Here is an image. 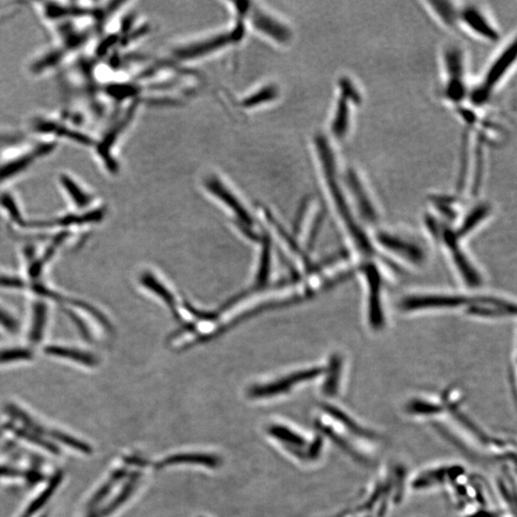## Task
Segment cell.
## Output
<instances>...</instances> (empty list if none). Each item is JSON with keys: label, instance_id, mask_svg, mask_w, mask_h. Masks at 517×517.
<instances>
[{"label": "cell", "instance_id": "cell-1", "mask_svg": "<svg viewBox=\"0 0 517 517\" xmlns=\"http://www.w3.org/2000/svg\"><path fill=\"white\" fill-rule=\"evenodd\" d=\"M314 148L333 209L338 214L346 231L351 236L352 241L357 244L355 246L357 249L363 252L364 255L372 254L371 243L358 224L349 202V196L345 193L342 177H339L338 161L329 139L323 135L316 136L314 139Z\"/></svg>", "mask_w": 517, "mask_h": 517}, {"label": "cell", "instance_id": "cell-2", "mask_svg": "<svg viewBox=\"0 0 517 517\" xmlns=\"http://www.w3.org/2000/svg\"><path fill=\"white\" fill-rule=\"evenodd\" d=\"M57 142L38 139L26 148L11 150L0 158V185L22 176L38 160L54 152Z\"/></svg>", "mask_w": 517, "mask_h": 517}, {"label": "cell", "instance_id": "cell-3", "mask_svg": "<svg viewBox=\"0 0 517 517\" xmlns=\"http://www.w3.org/2000/svg\"><path fill=\"white\" fill-rule=\"evenodd\" d=\"M516 49V41L513 40L504 47L501 53L491 63L482 80L478 83L476 88L472 90L471 100L474 104L483 105L488 102L491 94L507 76L511 66L514 65Z\"/></svg>", "mask_w": 517, "mask_h": 517}, {"label": "cell", "instance_id": "cell-4", "mask_svg": "<svg viewBox=\"0 0 517 517\" xmlns=\"http://www.w3.org/2000/svg\"><path fill=\"white\" fill-rule=\"evenodd\" d=\"M444 68L446 83L444 94L447 101L458 104L466 97V60L463 50L457 46H449L444 52Z\"/></svg>", "mask_w": 517, "mask_h": 517}, {"label": "cell", "instance_id": "cell-5", "mask_svg": "<svg viewBox=\"0 0 517 517\" xmlns=\"http://www.w3.org/2000/svg\"><path fill=\"white\" fill-rule=\"evenodd\" d=\"M339 95L333 110L330 132L336 140L342 141L347 137L352 123V107L360 104L361 97L357 86L350 79L339 82Z\"/></svg>", "mask_w": 517, "mask_h": 517}, {"label": "cell", "instance_id": "cell-6", "mask_svg": "<svg viewBox=\"0 0 517 517\" xmlns=\"http://www.w3.org/2000/svg\"><path fill=\"white\" fill-rule=\"evenodd\" d=\"M240 5L241 8H237L239 15L241 19H249L256 31L277 43L286 44L291 40L290 28L276 16L261 7L252 6V4L244 2Z\"/></svg>", "mask_w": 517, "mask_h": 517}, {"label": "cell", "instance_id": "cell-7", "mask_svg": "<svg viewBox=\"0 0 517 517\" xmlns=\"http://www.w3.org/2000/svg\"><path fill=\"white\" fill-rule=\"evenodd\" d=\"M476 297H466L458 294L433 293L417 294L402 300L400 308L404 311L422 310H450V308L471 307Z\"/></svg>", "mask_w": 517, "mask_h": 517}, {"label": "cell", "instance_id": "cell-8", "mask_svg": "<svg viewBox=\"0 0 517 517\" xmlns=\"http://www.w3.org/2000/svg\"><path fill=\"white\" fill-rule=\"evenodd\" d=\"M241 27H236L235 30H232L229 33H222L212 36V37L193 41V43L185 44L180 47H177L174 50V56L180 61H193L202 59L210 55V53L219 51L231 43H235L238 38H241Z\"/></svg>", "mask_w": 517, "mask_h": 517}, {"label": "cell", "instance_id": "cell-9", "mask_svg": "<svg viewBox=\"0 0 517 517\" xmlns=\"http://www.w3.org/2000/svg\"><path fill=\"white\" fill-rule=\"evenodd\" d=\"M342 182L346 191H348V196L355 200V204L364 219L369 221H376L377 219L376 207L360 174L354 169H347Z\"/></svg>", "mask_w": 517, "mask_h": 517}, {"label": "cell", "instance_id": "cell-10", "mask_svg": "<svg viewBox=\"0 0 517 517\" xmlns=\"http://www.w3.org/2000/svg\"><path fill=\"white\" fill-rule=\"evenodd\" d=\"M459 24L465 26L469 32L476 37L489 41L498 40L499 33L494 22L479 7L474 4L460 8Z\"/></svg>", "mask_w": 517, "mask_h": 517}, {"label": "cell", "instance_id": "cell-11", "mask_svg": "<svg viewBox=\"0 0 517 517\" xmlns=\"http://www.w3.org/2000/svg\"><path fill=\"white\" fill-rule=\"evenodd\" d=\"M367 291H368L369 323L374 328H380L385 323L382 305V278L374 266L365 269Z\"/></svg>", "mask_w": 517, "mask_h": 517}, {"label": "cell", "instance_id": "cell-12", "mask_svg": "<svg viewBox=\"0 0 517 517\" xmlns=\"http://www.w3.org/2000/svg\"><path fill=\"white\" fill-rule=\"evenodd\" d=\"M322 372H323V370L322 369H311L307 370V371L299 372L297 374L293 375V376L286 377V379L272 383V385L258 386V387L253 388L250 391V395L254 397H263L285 393V392L290 390L297 383L313 380L314 377L321 375Z\"/></svg>", "mask_w": 517, "mask_h": 517}, {"label": "cell", "instance_id": "cell-13", "mask_svg": "<svg viewBox=\"0 0 517 517\" xmlns=\"http://www.w3.org/2000/svg\"><path fill=\"white\" fill-rule=\"evenodd\" d=\"M380 243L385 249L396 253L397 255L402 256L404 258L410 260V262L419 263L422 260V251L416 244L404 241V239L383 233L379 236Z\"/></svg>", "mask_w": 517, "mask_h": 517}, {"label": "cell", "instance_id": "cell-14", "mask_svg": "<svg viewBox=\"0 0 517 517\" xmlns=\"http://www.w3.org/2000/svg\"><path fill=\"white\" fill-rule=\"evenodd\" d=\"M59 182L63 191L70 197L71 202L80 209L88 207L93 202L91 194L86 192L73 174L62 172L59 176Z\"/></svg>", "mask_w": 517, "mask_h": 517}, {"label": "cell", "instance_id": "cell-15", "mask_svg": "<svg viewBox=\"0 0 517 517\" xmlns=\"http://www.w3.org/2000/svg\"><path fill=\"white\" fill-rule=\"evenodd\" d=\"M221 459L214 455L199 454V453H182V454H174L164 459L162 462L157 465V469L165 468L172 465L179 464H196V465H204L209 468H216L221 465Z\"/></svg>", "mask_w": 517, "mask_h": 517}, {"label": "cell", "instance_id": "cell-16", "mask_svg": "<svg viewBox=\"0 0 517 517\" xmlns=\"http://www.w3.org/2000/svg\"><path fill=\"white\" fill-rule=\"evenodd\" d=\"M427 4L444 26L452 28L459 24L460 7H458L455 2L433 0V1H427Z\"/></svg>", "mask_w": 517, "mask_h": 517}, {"label": "cell", "instance_id": "cell-17", "mask_svg": "<svg viewBox=\"0 0 517 517\" xmlns=\"http://www.w3.org/2000/svg\"><path fill=\"white\" fill-rule=\"evenodd\" d=\"M46 352L52 357L66 358L85 366H95L98 363L96 355L83 350L62 346H48L46 348Z\"/></svg>", "mask_w": 517, "mask_h": 517}, {"label": "cell", "instance_id": "cell-18", "mask_svg": "<svg viewBox=\"0 0 517 517\" xmlns=\"http://www.w3.org/2000/svg\"><path fill=\"white\" fill-rule=\"evenodd\" d=\"M490 214V207L486 204L477 205L471 213L464 219L462 225L458 228L457 232L453 233L459 239L471 232L478 224H481Z\"/></svg>", "mask_w": 517, "mask_h": 517}, {"label": "cell", "instance_id": "cell-19", "mask_svg": "<svg viewBox=\"0 0 517 517\" xmlns=\"http://www.w3.org/2000/svg\"><path fill=\"white\" fill-rule=\"evenodd\" d=\"M47 321V308L44 303H37L33 310V320L30 339L34 343H38L43 338L44 329Z\"/></svg>", "mask_w": 517, "mask_h": 517}, {"label": "cell", "instance_id": "cell-20", "mask_svg": "<svg viewBox=\"0 0 517 517\" xmlns=\"http://www.w3.org/2000/svg\"><path fill=\"white\" fill-rule=\"evenodd\" d=\"M268 433L274 438L288 444V446L303 447L306 446V440L282 425H272L268 428Z\"/></svg>", "mask_w": 517, "mask_h": 517}, {"label": "cell", "instance_id": "cell-21", "mask_svg": "<svg viewBox=\"0 0 517 517\" xmlns=\"http://www.w3.org/2000/svg\"><path fill=\"white\" fill-rule=\"evenodd\" d=\"M0 205L7 211L8 215L12 219L13 221L24 226V219H22L21 211H19L18 204H16L13 196L9 194H2L0 196Z\"/></svg>", "mask_w": 517, "mask_h": 517}, {"label": "cell", "instance_id": "cell-22", "mask_svg": "<svg viewBox=\"0 0 517 517\" xmlns=\"http://www.w3.org/2000/svg\"><path fill=\"white\" fill-rule=\"evenodd\" d=\"M31 357L32 352L29 350L21 348L0 350V363L26 360Z\"/></svg>", "mask_w": 517, "mask_h": 517}, {"label": "cell", "instance_id": "cell-23", "mask_svg": "<svg viewBox=\"0 0 517 517\" xmlns=\"http://www.w3.org/2000/svg\"><path fill=\"white\" fill-rule=\"evenodd\" d=\"M275 91L271 88H266L263 90L258 91V93L253 94L250 98L246 100L247 105H257L261 103H266L273 98Z\"/></svg>", "mask_w": 517, "mask_h": 517}, {"label": "cell", "instance_id": "cell-24", "mask_svg": "<svg viewBox=\"0 0 517 517\" xmlns=\"http://www.w3.org/2000/svg\"><path fill=\"white\" fill-rule=\"evenodd\" d=\"M0 325L10 333H16L19 330L18 321L4 310H0Z\"/></svg>", "mask_w": 517, "mask_h": 517}, {"label": "cell", "instance_id": "cell-25", "mask_svg": "<svg viewBox=\"0 0 517 517\" xmlns=\"http://www.w3.org/2000/svg\"><path fill=\"white\" fill-rule=\"evenodd\" d=\"M322 447V439L318 438L315 441L313 442V444H311V446L310 447V449H308V458L310 459H315L319 455V453H320V449Z\"/></svg>", "mask_w": 517, "mask_h": 517}, {"label": "cell", "instance_id": "cell-26", "mask_svg": "<svg viewBox=\"0 0 517 517\" xmlns=\"http://www.w3.org/2000/svg\"><path fill=\"white\" fill-rule=\"evenodd\" d=\"M0 286L21 288L22 283L21 280L16 279V278L0 277Z\"/></svg>", "mask_w": 517, "mask_h": 517}]
</instances>
